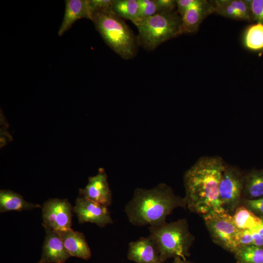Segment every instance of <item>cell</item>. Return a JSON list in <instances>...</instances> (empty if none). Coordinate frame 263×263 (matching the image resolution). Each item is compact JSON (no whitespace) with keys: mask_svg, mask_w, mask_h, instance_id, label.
Segmentation results:
<instances>
[{"mask_svg":"<svg viewBox=\"0 0 263 263\" xmlns=\"http://www.w3.org/2000/svg\"><path fill=\"white\" fill-rule=\"evenodd\" d=\"M244 178L237 170L225 167L219 185V199L228 213L239 206L244 189Z\"/></svg>","mask_w":263,"mask_h":263,"instance_id":"ba28073f","label":"cell"},{"mask_svg":"<svg viewBox=\"0 0 263 263\" xmlns=\"http://www.w3.org/2000/svg\"><path fill=\"white\" fill-rule=\"evenodd\" d=\"M93 13L96 11L110 12L112 11V0H89Z\"/></svg>","mask_w":263,"mask_h":263,"instance_id":"d4e9b609","label":"cell"},{"mask_svg":"<svg viewBox=\"0 0 263 263\" xmlns=\"http://www.w3.org/2000/svg\"><path fill=\"white\" fill-rule=\"evenodd\" d=\"M243 202L244 206L254 213L263 216V196L254 199H245Z\"/></svg>","mask_w":263,"mask_h":263,"instance_id":"484cf974","label":"cell"},{"mask_svg":"<svg viewBox=\"0 0 263 263\" xmlns=\"http://www.w3.org/2000/svg\"><path fill=\"white\" fill-rule=\"evenodd\" d=\"M172 263H191L187 260H183L181 258H174V261Z\"/></svg>","mask_w":263,"mask_h":263,"instance_id":"4dcf8cb0","label":"cell"},{"mask_svg":"<svg viewBox=\"0 0 263 263\" xmlns=\"http://www.w3.org/2000/svg\"><path fill=\"white\" fill-rule=\"evenodd\" d=\"M203 217L213 241L234 253L238 248L237 236L239 229L235 225L232 215L223 212Z\"/></svg>","mask_w":263,"mask_h":263,"instance_id":"8992f818","label":"cell"},{"mask_svg":"<svg viewBox=\"0 0 263 263\" xmlns=\"http://www.w3.org/2000/svg\"><path fill=\"white\" fill-rule=\"evenodd\" d=\"M243 191L247 199L263 196V169L253 170L244 178Z\"/></svg>","mask_w":263,"mask_h":263,"instance_id":"d6986e66","label":"cell"},{"mask_svg":"<svg viewBox=\"0 0 263 263\" xmlns=\"http://www.w3.org/2000/svg\"><path fill=\"white\" fill-rule=\"evenodd\" d=\"M71 256L89 260L92 253L84 235L70 228L57 232Z\"/></svg>","mask_w":263,"mask_h":263,"instance_id":"2e32d148","label":"cell"},{"mask_svg":"<svg viewBox=\"0 0 263 263\" xmlns=\"http://www.w3.org/2000/svg\"><path fill=\"white\" fill-rule=\"evenodd\" d=\"M63 19L58 30L59 36L69 30L74 23L81 19L92 20L93 11L89 0H66Z\"/></svg>","mask_w":263,"mask_h":263,"instance_id":"5bb4252c","label":"cell"},{"mask_svg":"<svg viewBox=\"0 0 263 263\" xmlns=\"http://www.w3.org/2000/svg\"><path fill=\"white\" fill-rule=\"evenodd\" d=\"M158 7L159 12H172L176 6V0H155Z\"/></svg>","mask_w":263,"mask_h":263,"instance_id":"83f0119b","label":"cell"},{"mask_svg":"<svg viewBox=\"0 0 263 263\" xmlns=\"http://www.w3.org/2000/svg\"><path fill=\"white\" fill-rule=\"evenodd\" d=\"M150 236L155 243L162 263L171 258L187 260L194 237L186 219L150 226Z\"/></svg>","mask_w":263,"mask_h":263,"instance_id":"277c9868","label":"cell"},{"mask_svg":"<svg viewBox=\"0 0 263 263\" xmlns=\"http://www.w3.org/2000/svg\"><path fill=\"white\" fill-rule=\"evenodd\" d=\"M243 43L250 50L263 51V24L256 22L248 26L244 34Z\"/></svg>","mask_w":263,"mask_h":263,"instance_id":"ffe728a7","label":"cell"},{"mask_svg":"<svg viewBox=\"0 0 263 263\" xmlns=\"http://www.w3.org/2000/svg\"><path fill=\"white\" fill-rule=\"evenodd\" d=\"M215 12L236 20L253 21L249 0H216L213 1Z\"/></svg>","mask_w":263,"mask_h":263,"instance_id":"9a60e30c","label":"cell"},{"mask_svg":"<svg viewBox=\"0 0 263 263\" xmlns=\"http://www.w3.org/2000/svg\"><path fill=\"white\" fill-rule=\"evenodd\" d=\"M39 263V262H38V263Z\"/></svg>","mask_w":263,"mask_h":263,"instance_id":"1f68e13d","label":"cell"},{"mask_svg":"<svg viewBox=\"0 0 263 263\" xmlns=\"http://www.w3.org/2000/svg\"><path fill=\"white\" fill-rule=\"evenodd\" d=\"M127 258L136 263H163L156 244L150 236L130 242Z\"/></svg>","mask_w":263,"mask_h":263,"instance_id":"7c38bea8","label":"cell"},{"mask_svg":"<svg viewBox=\"0 0 263 263\" xmlns=\"http://www.w3.org/2000/svg\"><path fill=\"white\" fill-rule=\"evenodd\" d=\"M137 1L139 5L138 19L134 24L159 12L155 0H137Z\"/></svg>","mask_w":263,"mask_h":263,"instance_id":"603a6c76","label":"cell"},{"mask_svg":"<svg viewBox=\"0 0 263 263\" xmlns=\"http://www.w3.org/2000/svg\"><path fill=\"white\" fill-rule=\"evenodd\" d=\"M138 9L137 0H114L113 2V12L120 18L132 20L133 23L137 20Z\"/></svg>","mask_w":263,"mask_h":263,"instance_id":"44dd1931","label":"cell"},{"mask_svg":"<svg viewBox=\"0 0 263 263\" xmlns=\"http://www.w3.org/2000/svg\"><path fill=\"white\" fill-rule=\"evenodd\" d=\"M232 217L235 225L239 230H252L259 226L263 220L244 206H239Z\"/></svg>","mask_w":263,"mask_h":263,"instance_id":"ac0fdd59","label":"cell"},{"mask_svg":"<svg viewBox=\"0 0 263 263\" xmlns=\"http://www.w3.org/2000/svg\"><path fill=\"white\" fill-rule=\"evenodd\" d=\"M234 254L238 263H263V247L255 245L242 246Z\"/></svg>","mask_w":263,"mask_h":263,"instance_id":"7402d4cb","label":"cell"},{"mask_svg":"<svg viewBox=\"0 0 263 263\" xmlns=\"http://www.w3.org/2000/svg\"><path fill=\"white\" fill-rule=\"evenodd\" d=\"M186 207L185 198L176 195L167 185L160 184L151 189H135L126 206L125 212L134 225L156 226L166 223L167 217L174 209Z\"/></svg>","mask_w":263,"mask_h":263,"instance_id":"7a4b0ae2","label":"cell"},{"mask_svg":"<svg viewBox=\"0 0 263 263\" xmlns=\"http://www.w3.org/2000/svg\"><path fill=\"white\" fill-rule=\"evenodd\" d=\"M214 12L215 8L213 2L198 0L181 17V34L196 32L204 19Z\"/></svg>","mask_w":263,"mask_h":263,"instance_id":"4fadbf2b","label":"cell"},{"mask_svg":"<svg viewBox=\"0 0 263 263\" xmlns=\"http://www.w3.org/2000/svg\"><path fill=\"white\" fill-rule=\"evenodd\" d=\"M92 21L106 44L125 59L133 57L136 52V39L132 31L113 11L93 13Z\"/></svg>","mask_w":263,"mask_h":263,"instance_id":"3957f363","label":"cell"},{"mask_svg":"<svg viewBox=\"0 0 263 263\" xmlns=\"http://www.w3.org/2000/svg\"><path fill=\"white\" fill-rule=\"evenodd\" d=\"M253 230L256 231L263 238V219L261 224L256 228L253 229Z\"/></svg>","mask_w":263,"mask_h":263,"instance_id":"f546056e","label":"cell"},{"mask_svg":"<svg viewBox=\"0 0 263 263\" xmlns=\"http://www.w3.org/2000/svg\"><path fill=\"white\" fill-rule=\"evenodd\" d=\"M39 263H64L71 256L57 231L45 229Z\"/></svg>","mask_w":263,"mask_h":263,"instance_id":"8fae6325","label":"cell"},{"mask_svg":"<svg viewBox=\"0 0 263 263\" xmlns=\"http://www.w3.org/2000/svg\"><path fill=\"white\" fill-rule=\"evenodd\" d=\"M41 208L45 229L58 232L71 228L74 207L67 199H49Z\"/></svg>","mask_w":263,"mask_h":263,"instance_id":"52a82bcc","label":"cell"},{"mask_svg":"<svg viewBox=\"0 0 263 263\" xmlns=\"http://www.w3.org/2000/svg\"><path fill=\"white\" fill-rule=\"evenodd\" d=\"M79 195L108 207L112 202V192L109 188L107 176L102 168L98 169L97 174L90 177L87 185L79 189Z\"/></svg>","mask_w":263,"mask_h":263,"instance_id":"30bf717a","label":"cell"},{"mask_svg":"<svg viewBox=\"0 0 263 263\" xmlns=\"http://www.w3.org/2000/svg\"><path fill=\"white\" fill-rule=\"evenodd\" d=\"M198 0H176L177 13L181 17L191 6L198 2Z\"/></svg>","mask_w":263,"mask_h":263,"instance_id":"f1b7e54d","label":"cell"},{"mask_svg":"<svg viewBox=\"0 0 263 263\" xmlns=\"http://www.w3.org/2000/svg\"><path fill=\"white\" fill-rule=\"evenodd\" d=\"M237 243L238 248L253 245V239L250 230H239L237 236Z\"/></svg>","mask_w":263,"mask_h":263,"instance_id":"4316f807","label":"cell"},{"mask_svg":"<svg viewBox=\"0 0 263 263\" xmlns=\"http://www.w3.org/2000/svg\"><path fill=\"white\" fill-rule=\"evenodd\" d=\"M74 212L79 223H91L104 227L113 222L107 207L81 195L76 200Z\"/></svg>","mask_w":263,"mask_h":263,"instance_id":"9c48e42d","label":"cell"},{"mask_svg":"<svg viewBox=\"0 0 263 263\" xmlns=\"http://www.w3.org/2000/svg\"><path fill=\"white\" fill-rule=\"evenodd\" d=\"M181 19L177 12H162L141 19L134 25L139 40L146 49L152 50L163 42L181 35Z\"/></svg>","mask_w":263,"mask_h":263,"instance_id":"5b68a950","label":"cell"},{"mask_svg":"<svg viewBox=\"0 0 263 263\" xmlns=\"http://www.w3.org/2000/svg\"><path fill=\"white\" fill-rule=\"evenodd\" d=\"M225 168L222 160L206 157L199 159L184 177L187 207L203 216L226 212L219 199V185Z\"/></svg>","mask_w":263,"mask_h":263,"instance_id":"6da1fadb","label":"cell"},{"mask_svg":"<svg viewBox=\"0 0 263 263\" xmlns=\"http://www.w3.org/2000/svg\"><path fill=\"white\" fill-rule=\"evenodd\" d=\"M249 5L253 21L263 24V0H249Z\"/></svg>","mask_w":263,"mask_h":263,"instance_id":"cb8c5ba5","label":"cell"},{"mask_svg":"<svg viewBox=\"0 0 263 263\" xmlns=\"http://www.w3.org/2000/svg\"><path fill=\"white\" fill-rule=\"evenodd\" d=\"M35 208H42V207L38 204H33L25 201L19 194L11 190H0L1 213L10 211H20Z\"/></svg>","mask_w":263,"mask_h":263,"instance_id":"e0dca14e","label":"cell"}]
</instances>
